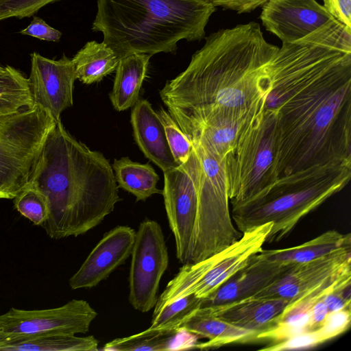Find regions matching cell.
I'll return each instance as SVG.
<instances>
[{"label":"cell","mask_w":351,"mask_h":351,"mask_svg":"<svg viewBox=\"0 0 351 351\" xmlns=\"http://www.w3.org/2000/svg\"><path fill=\"white\" fill-rule=\"evenodd\" d=\"M267 71L265 108L277 116L278 178L351 163V29L334 19L282 43Z\"/></svg>","instance_id":"cell-1"},{"label":"cell","mask_w":351,"mask_h":351,"mask_svg":"<svg viewBox=\"0 0 351 351\" xmlns=\"http://www.w3.org/2000/svg\"><path fill=\"white\" fill-rule=\"evenodd\" d=\"M278 48L254 21L219 29L166 82L160 98L189 138L217 116L265 108L267 65Z\"/></svg>","instance_id":"cell-2"},{"label":"cell","mask_w":351,"mask_h":351,"mask_svg":"<svg viewBox=\"0 0 351 351\" xmlns=\"http://www.w3.org/2000/svg\"><path fill=\"white\" fill-rule=\"evenodd\" d=\"M29 185L47 199L41 226L53 239L86 233L121 200L109 160L75 139L61 121L49 132Z\"/></svg>","instance_id":"cell-3"},{"label":"cell","mask_w":351,"mask_h":351,"mask_svg":"<svg viewBox=\"0 0 351 351\" xmlns=\"http://www.w3.org/2000/svg\"><path fill=\"white\" fill-rule=\"evenodd\" d=\"M216 6L208 0H97L91 29L119 59L174 53L182 40L199 41Z\"/></svg>","instance_id":"cell-4"},{"label":"cell","mask_w":351,"mask_h":351,"mask_svg":"<svg viewBox=\"0 0 351 351\" xmlns=\"http://www.w3.org/2000/svg\"><path fill=\"white\" fill-rule=\"evenodd\" d=\"M350 177L351 163L317 165L285 176L254 197L232 204V221L241 233L271 222L266 243L279 241Z\"/></svg>","instance_id":"cell-5"},{"label":"cell","mask_w":351,"mask_h":351,"mask_svg":"<svg viewBox=\"0 0 351 351\" xmlns=\"http://www.w3.org/2000/svg\"><path fill=\"white\" fill-rule=\"evenodd\" d=\"M276 113L264 108L224 159L231 204L250 199L278 179Z\"/></svg>","instance_id":"cell-6"},{"label":"cell","mask_w":351,"mask_h":351,"mask_svg":"<svg viewBox=\"0 0 351 351\" xmlns=\"http://www.w3.org/2000/svg\"><path fill=\"white\" fill-rule=\"evenodd\" d=\"M56 123L37 106L0 117V199H14L29 184Z\"/></svg>","instance_id":"cell-7"},{"label":"cell","mask_w":351,"mask_h":351,"mask_svg":"<svg viewBox=\"0 0 351 351\" xmlns=\"http://www.w3.org/2000/svg\"><path fill=\"white\" fill-rule=\"evenodd\" d=\"M199 157L193 147L186 163L164 171L162 194L177 258L190 262L200 208Z\"/></svg>","instance_id":"cell-8"},{"label":"cell","mask_w":351,"mask_h":351,"mask_svg":"<svg viewBox=\"0 0 351 351\" xmlns=\"http://www.w3.org/2000/svg\"><path fill=\"white\" fill-rule=\"evenodd\" d=\"M96 311L84 300L43 310L14 307L0 315V341H22L48 335H75L88 332Z\"/></svg>","instance_id":"cell-9"},{"label":"cell","mask_w":351,"mask_h":351,"mask_svg":"<svg viewBox=\"0 0 351 351\" xmlns=\"http://www.w3.org/2000/svg\"><path fill=\"white\" fill-rule=\"evenodd\" d=\"M129 272V302L147 313L158 300L160 280L169 265L163 232L154 220L145 219L136 232Z\"/></svg>","instance_id":"cell-10"},{"label":"cell","mask_w":351,"mask_h":351,"mask_svg":"<svg viewBox=\"0 0 351 351\" xmlns=\"http://www.w3.org/2000/svg\"><path fill=\"white\" fill-rule=\"evenodd\" d=\"M34 106L47 111L56 122L62 112L73 106V91L76 79L72 59L63 56L51 60L34 52L28 78Z\"/></svg>","instance_id":"cell-11"},{"label":"cell","mask_w":351,"mask_h":351,"mask_svg":"<svg viewBox=\"0 0 351 351\" xmlns=\"http://www.w3.org/2000/svg\"><path fill=\"white\" fill-rule=\"evenodd\" d=\"M260 19L265 29L282 43H293L335 18L315 0H267Z\"/></svg>","instance_id":"cell-12"},{"label":"cell","mask_w":351,"mask_h":351,"mask_svg":"<svg viewBox=\"0 0 351 351\" xmlns=\"http://www.w3.org/2000/svg\"><path fill=\"white\" fill-rule=\"evenodd\" d=\"M271 227L272 223L269 222L242 232L238 240L210 257L191 295L206 298L242 269L255 254L263 249Z\"/></svg>","instance_id":"cell-13"},{"label":"cell","mask_w":351,"mask_h":351,"mask_svg":"<svg viewBox=\"0 0 351 351\" xmlns=\"http://www.w3.org/2000/svg\"><path fill=\"white\" fill-rule=\"evenodd\" d=\"M348 267H351V245L315 260L293 265L277 280L252 297L282 298L291 302Z\"/></svg>","instance_id":"cell-14"},{"label":"cell","mask_w":351,"mask_h":351,"mask_svg":"<svg viewBox=\"0 0 351 351\" xmlns=\"http://www.w3.org/2000/svg\"><path fill=\"white\" fill-rule=\"evenodd\" d=\"M135 234L127 226H117L106 232L69 279L70 287L90 289L107 278L130 256Z\"/></svg>","instance_id":"cell-15"},{"label":"cell","mask_w":351,"mask_h":351,"mask_svg":"<svg viewBox=\"0 0 351 351\" xmlns=\"http://www.w3.org/2000/svg\"><path fill=\"white\" fill-rule=\"evenodd\" d=\"M295 264L266 261L256 254L242 269L203 298L200 307L218 306L254 296Z\"/></svg>","instance_id":"cell-16"},{"label":"cell","mask_w":351,"mask_h":351,"mask_svg":"<svg viewBox=\"0 0 351 351\" xmlns=\"http://www.w3.org/2000/svg\"><path fill=\"white\" fill-rule=\"evenodd\" d=\"M290 300L282 298H254L208 307L205 312L241 328L261 333L273 328Z\"/></svg>","instance_id":"cell-17"},{"label":"cell","mask_w":351,"mask_h":351,"mask_svg":"<svg viewBox=\"0 0 351 351\" xmlns=\"http://www.w3.org/2000/svg\"><path fill=\"white\" fill-rule=\"evenodd\" d=\"M130 122L135 141L146 158L163 172L179 165L169 149L162 122L146 99H138L133 106Z\"/></svg>","instance_id":"cell-18"},{"label":"cell","mask_w":351,"mask_h":351,"mask_svg":"<svg viewBox=\"0 0 351 351\" xmlns=\"http://www.w3.org/2000/svg\"><path fill=\"white\" fill-rule=\"evenodd\" d=\"M263 110L230 112L217 116L206 123L189 139L199 141L217 158H225Z\"/></svg>","instance_id":"cell-19"},{"label":"cell","mask_w":351,"mask_h":351,"mask_svg":"<svg viewBox=\"0 0 351 351\" xmlns=\"http://www.w3.org/2000/svg\"><path fill=\"white\" fill-rule=\"evenodd\" d=\"M184 330L207 341L197 343L196 349L208 350L231 343L254 341L256 332L245 330L205 312L202 308L195 310L181 325Z\"/></svg>","instance_id":"cell-20"},{"label":"cell","mask_w":351,"mask_h":351,"mask_svg":"<svg viewBox=\"0 0 351 351\" xmlns=\"http://www.w3.org/2000/svg\"><path fill=\"white\" fill-rule=\"evenodd\" d=\"M151 56L145 53H133L119 59L112 90L109 95L116 110H125L138 101Z\"/></svg>","instance_id":"cell-21"},{"label":"cell","mask_w":351,"mask_h":351,"mask_svg":"<svg viewBox=\"0 0 351 351\" xmlns=\"http://www.w3.org/2000/svg\"><path fill=\"white\" fill-rule=\"evenodd\" d=\"M351 245L350 234L328 230L298 246L278 250H262L257 254L262 259L282 263H302Z\"/></svg>","instance_id":"cell-22"},{"label":"cell","mask_w":351,"mask_h":351,"mask_svg":"<svg viewBox=\"0 0 351 351\" xmlns=\"http://www.w3.org/2000/svg\"><path fill=\"white\" fill-rule=\"evenodd\" d=\"M119 58L104 42H87L72 58L76 79L85 84L101 81L116 70Z\"/></svg>","instance_id":"cell-23"},{"label":"cell","mask_w":351,"mask_h":351,"mask_svg":"<svg viewBox=\"0 0 351 351\" xmlns=\"http://www.w3.org/2000/svg\"><path fill=\"white\" fill-rule=\"evenodd\" d=\"M117 186L132 193L136 201H145L162 191L157 188L159 176L149 164L132 161L128 157L114 159L112 165Z\"/></svg>","instance_id":"cell-24"},{"label":"cell","mask_w":351,"mask_h":351,"mask_svg":"<svg viewBox=\"0 0 351 351\" xmlns=\"http://www.w3.org/2000/svg\"><path fill=\"white\" fill-rule=\"evenodd\" d=\"M99 342L93 335H48L22 341L1 342L0 350L97 351Z\"/></svg>","instance_id":"cell-25"},{"label":"cell","mask_w":351,"mask_h":351,"mask_svg":"<svg viewBox=\"0 0 351 351\" xmlns=\"http://www.w3.org/2000/svg\"><path fill=\"white\" fill-rule=\"evenodd\" d=\"M32 106L28 78L12 66H5L0 73V117Z\"/></svg>","instance_id":"cell-26"},{"label":"cell","mask_w":351,"mask_h":351,"mask_svg":"<svg viewBox=\"0 0 351 351\" xmlns=\"http://www.w3.org/2000/svg\"><path fill=\"white\" fill-rule=\"evenodd\" d=\"M202 301V298L191 294L165 305L152 316V324L146 330L160 332H178L186 319L200 307Z\"/></svg>","instance_id":"cell-27"},{"label":"cell","mask_w":351,"mask_h":351,"mask_svg":"<svg viewBox=\"0 0 351 351\" xmlns=\"http://www.w3.org/2000/svg\"><path fill=\"white\" fill-rule=\"evenodd\" d=\"M178 332H160L145 330L129 337L114 339L106 343L101 350L105 351L170 350Z\"/></svg>","instance_id":"cell-28"},{"label":"cell","mask_w":351,"mask_h":351,"mask_svg":"<svg viewBox=\"0 0 351 351\" xmlns=\"http://www.w3.org/2000/svg\"><path fill=\"white\" fill-rule=\"evenodd\" d=\"M157 114L164 127L168 145L175 161L179 166L184 165L192 153V142L164 108H160Z\"/></svg>","instance_id":"cell-29"},{"label":"cell","mask_w":351,"mask_h":351,"mask_svg":"<svg viewBox=\"0 0 351 351\" xmlns=\"http://www.w3.org/2000/svg\"><path fill=\"white\" fill-rule=\"evenodd\" d=\"M16 209L36 226H41L48 216L45 197L38 190L28 185L14 198Z\"/></svg>","instance_id":"cell-30"},{"label":"cell","mask_w":351,"mask_h":351,"mask_svg":"<svg viewBox=\"0 0 351 351\" xmlns=\"http://www.w3.org/2000/svg\"><path fill=\"white\" fill-rule=\"evenodd\" d=\"M61 0H0V21L32 16L49 3Z\"/></svg>","instance_id":"cell-31"},{"label":"cell","mask_w":351,"mask_h":351,"mask_svg":"<svg viewBox=\"0 0 351 351\" xmlns=\"http://www.w3.org/2000/svg\"><path fill=\"white\" fill-rule=\"evenodd\" d=\"M350 322L351 308L330 312L315 331L323 343L345 332L349 328Z\"/></svg>","instance_id":"cell-32"},{"label":"cell","mask_w":351,"mask_h":351,"mask_svg":"<svg viewBox=\"0 0 351 351\" xmlns=\"http://www.w3.org/2000/svg\"><path fill=\"white\" fill-rule=\"evenodd\" d=\"M24 35H29L40 40L58 42L62 33L49 26L46 22L38 16H34L31 23L21 31Z\"/></svg>","instance_id":"cell-33"},{"label":"cell","mask_w":351,"mask_h":351,"mask_svg":"<svg viewBox=\"0 0 351 351\" xmlns=\"http://www.w3.org/2000/svg\"><path fill=\"white\" fill-rule=\"evenodd\" d=\"M324 7L338 21L351 28V0H323Z\"/></svg>","instance_id":"cell-34"},{"label":"cell","mask_w":351,"mask_h":351,"mask_svg":"<svg viewBox=\"0 0 351 351\" xmlns=\"http://www.w3.org/2000/svg\"><path fill=\"white\" fill-rule=\"evenodd\" d=\"M215 6L236 12L250 13L262 6L267 0H208Z\"/></svg>","instance_id":"cell-35"},{"label":"cell","mask_w":351,"mask_h":351,"mask_svg":"<svg viewBox=\"0 0 351 351\" xmlns=\"http://www.w3.org/2000/svg\"><path fill=\"white\" fill-rule=\"evenodd\" d=\"M328 313L323 299L315 302L310 311L308 319L309 332L317 330L322 325Z\"/></svg>","instance_id":"cell-36"},{"label":"cell","mask_w":351,"mask_h":351,"mask_svg":"<svg viewBox=\"0 0 351 351\" xmlns=\"http://www.w3.org/2000/svg\"><path fill=\"white\" fill-rule=\"evenodd\" d=\"M4 69V67H3L1 65H0V73L2 72Z\"/></svg>","instance_id":"cell-37"}]
</instances>
